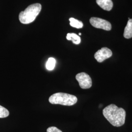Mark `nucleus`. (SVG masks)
Wrapping results in <instances>:
<instances>
[{"mask_svg":"<svg viewBox=\"0 0 132 132\" xmlns=\"http://www.w3.org/2000/svg\"><path fill=\"white\" fill-rule=\"evenodd\" d=\"M70 22V25L71 27L76 28H82L83 27V23L77 19L73 18H70L69 19Z\"/></svg>","mask_w":132,"mask_h":132,"instance_id":"obj_10","label":"nucleus"},{"mask_svg":"<svg viewBox=\"0 0 132 132\" xmlns=\"http://www.w3.org/2000/svg\"><path fill=\"white\" fill-rule=\"evenodd\" d=\"M124 37L126 39H130L132 37V19H129L127 24L124 29L123 34Z\"/></svg>","mask_w":132,"mask_h":132,"instance_id":"obj_8","label":"nucleus"},{"mask_svg":"<svg viewBox=\"0 0 132 132\" xmlns=\"http://www.w3.org/2000/svg\"><path fill=\"white\" fill-rule=\"evenodd\" d=\"M79 35H81V33H79Z\"/></svg>","mask_w":132,"mask_h":132,"instance_id":"obj_14","label":"nucleus"},{"mask_svg":"<svg viewBox=\"0 0 132 132\" xmlns=\"http://www.w3.org/2000/svg\"><path fill=\"white\" fill-rule=\"evenodd\" d=\"M10 114L9 111L5 107L0 105V118H5Z\"/></svg>","mask_w":132,"mask_h":132,"instance_id":"obj_12","label":"nucleus"},{"mask_svg":"<svg viewBox=\"0 0 132 132\" xmlns=\"http://www.w3.org/2000/svg\"><path fill=\"white\" fill-rule=\"evenodd\" d=\"M112 52L108 48L102 47L94 54V58L99 63H102L112 56Z\"/></svg>","mask_w":132,"mask_h":132,"instance_id":"obj_6","label":"nucleus"},{"mask_svg":"<svg viewBox=\"0 0 132 132\" xmlns=\"http://www.w3.org/2000/svg\"><path fill=\"white\" fill-rule=\"evenodd\" d=\"M90 22L95 28H100L107 31H109L112 29L111 23L104 19L97 17H92L90 19Z\"/></svg>","mask_w":132,"mask_h":132,"instance_id":"obj_5","label":"nucleus"},{"mask_svg":"<svg viewBox=\"0 0 132 132\" xmlns=\"http://www.w3.org/2000/svg\"><path fill=\"white\" fill-rule=\"evenodd\" d=\"M96 2L100 7L106 11H110L113 7L112 0H96Z\"/></svg>","mask_w":132,"mask_h":132,"instance_id":"obj_7","label":"nucleus"},{"mask_svg":"<svg viewBox=\"0 0 132 132\" xmlns=\"http://www.w3.org/2000/svg\"><path fill=\"white\" fill-rule=\"evenodd\" d=\"M66 38L68 40H71L73 44L76 45H78L81 42V38L80 36L76 33H68Z\"/></svg>","mask_w":132,"mask_h":132,"instance_id":"obj_9","label":"nucleus"},{"mask_svg":"<svg viewBox=\"0 0 132 132\" xmlns=\"http://www.w3.org/2000/svg\"><path fill=\"white\" fill-rule=\"evenodd\" d=\"M80 88L83 89H89L92 85V81L89 75L85 72H81L76 76Z\"/></svg>","mask_w":132,"mask_h":132,"instance_id":"obj_4","label":"nucleus"},{"mask_svg":"<svg viewBox=\"0 0 132 132\" xmlns=\"http://www.w3.org/2000/svg\"><path fill=\"white\" fill-rule=\"evenodd\" d=\"M103 114L109 122L114 127H120L125 123V111L114 104H111L105 108Z\"/></svg>","mask_w":132,"mask_h":132,"instance_id":"obj_1","label":"nucleus"},{"mask_svg":"<svg viewBox=\"0 0 132 132\" xmlns=\"http://www.w3.org/2000/svg\"><path fill=\"white\" fill-rule=\"evenodd\" d=\"M42 9V5L39 3H36L29 5L23 11L19 14L20 22L23 24H28L33 22L36 19Z\"/></svg>","mask_w":132,"mask_h":132,"instance_id":"obj_2","label":"nucleus"},{"mask_svg":"<svg viewBox=\"0 0 132 132\" xmlns=\"http://www.w3.org/2000/svg\"><path fill=\"white\" fill-rule=\"evenodd\" d=\"M56 64V60L54 58L51 57L49 58L47 63H46V68L47 70L48 71H52L54 69L55 66Z\"/></svg>","mask_w":132,"mask_h":132,"instance_id":"obj_11","label":"nucleus"},{"mask_svg":"<svg viewBox=\"0 0 132 132\" xmlns=\"http://www.w3.org/2000/svg\"><path fill=\"white\" fill-rule=\"evenodd\" d=\"M47 132H62L60 130L55 127H50L47 128Z\"/></svg>","mask_w":132,"mask_h":132,"instance_id":"obj_13","label":"nucleus"},{"mask_svg":"<svg viewBox=\"0 0 132 132\" xmlns=\"http://www.w3.org/2000/svg\"><path fill=\"white\" fill-rule=\"evenodd\" d=\"M48 101L51 104L72 106L77 102V98L73 95L63 93H58L52 95L50 97Z\"/></svg>","mask_w":132,"mask_h":132,"instance_id":"obj_3","label":"nucleus"}]
</instances>
